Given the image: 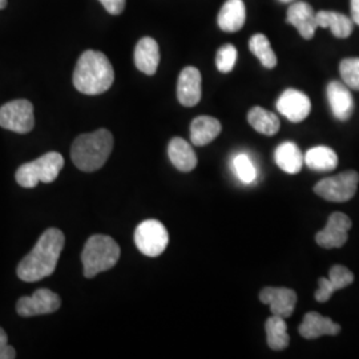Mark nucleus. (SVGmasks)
<instances>
[{
	"instance_id": "f257e3e1",
	"label": "nucleus",
	"mask_w": 359,
	"mask_h": 359,
	"mask_svg": "<svg viewBox=\"0 0 359 359\" xmlns=\"http://www.w3.org/2000/svg\"><path fill=\"white\" fill-rule=\"evenodd\" d=\"M65 243L63 231L56 228L47 229L34 249L18 265V277L25 283H36L50 277L57 266Z\"/></svg>"
},
{
	"instance_id": "f03ea898",
	"label": "nucleus",
	"mask_w": 359,
	"mask_h": 359,
	"mask_svg": "<svg viewBox=\"0 0 359 359\" xmlns=\"http://www.w3.org/2000/svg\"><path fill=\"white\" fill-rule=\"evenodd\" d=\"M115 71L103 52L88 50L84 52L74 71V86L84 95H100L112 87Z\"/></svg>"
},
{
	"instance_id": "7ed1b4c3",
	"label": "nucleus",
	"mask_w": 359,
	"mask_h": 359,
	"mask_svg": "<svg viewBox=\"0 0 359 359\" xmlns=\"http://www.w3.org/2000/svg\"><path fill=\"white\" fill-rule=\"evenodd\" d=\"M112 149V133L108 129H97L77 136L71 148V157L77 169L90 173L104 167Z\"/></svg>"
},
{
	"instance_id": "20e7f679",
	"label": "nucleus",
	"mask_w": 359,
	"mask_h": 359,
	"mask_svg": "<svg viewBox=\"0 0 359 359\" xmlns=\"http://www.w3.org/2000/svg\"><path fill=\"white\" fill-rule=\"evenodd\" d=\"M120 258V246L109 236L95 234L88 238L81 253L84 276L92 278L112 269Z\"/></svg>"
},
{
	"instance_id": "39448f33",
	"label": "nucleus",
	"mask_w": 359,
	"mask_h": 359,
	"mask_svg": "<svg viewBox=\"0 0 359 359\" xmlns=\"http://www.w3.org/2000/svg\"><path fill=\"white\" fill-rule=\"evenodd\" d=\"M65 167V158L57 152H48L36 160L26 163L16 170V182L23 188H35L39 182L50 184L57 179Z\"/></svg>"
},
{
	"instance_id": "423d86ee",
	"label": "nucleus",
	"mask_w": 359,
	"mask_h": 359,
	"mask_svg": "<svg viewBox=\"0 0 359 359\" xmlns=\"http://www.w3.org/2000/svg\"><path fill=\"white\" fill-rule=\"evenodd\" d=\"M358 184L359 173L355 170H347L317 182L314 193L326 201L346 203L355 196Z\"/></svg>"
},
{
	"instance_id": "0eeeda50",
	"label": "nucleus",
	"mask_w": 359,
	"mask_h": 359,
	"mask_svg": "<svg viewBox=\"0 0 359 359\" xmlns=\"http://www.w3.org/2000/svg\"><path fill=\"white\" fill-rule=\"evenodd\" d=\"M169 243L167 228L157 219H147L136 228L135 244L144 256H160Z\"/></svg>"
},
{
	"instance_id": "6e6552de",
	"label": "nucleus",
	"mask_w": 359,
	"mask_h": 359,
	"mask_svg": "<svg viewBox=\"0 0 359 359\" xmlns=\"http://www.w3.org/2000/svg\"><path fill=\"white\" fill-rule=\"evenodd\" d=\"M34 105L28 100H13L0 107V127L16 133H28L34 129Z\"/></svg>"
},
{
	"instance_id": "1a4fd4ad",
	"label": "nucleus",
	"mask_w": 359,
	"mask_h": 359,
	"mask_svg": "<svg viewBox=\"0 0 359 359\" xmlns=\"http://www.w3.org/2000/svg\"><path fill=\"white\" fill-rule=\"evenodd\" d=\"M62 305V299L50 289H39L31 297H22L16 304L20 317H34L55 313Z\"/></svg>"
},
{
	"instance_id": "9d476101",
	"label": "nucleus",
	"mask_w": 359,
	"mask_h": 359,
	"mask_svg": "<svg viewBox=\"0 0 359 359\" xmlns=\"http://www.w3.org/2000/svg\"><path fill=\"white\" fill-rule=\"evenodd\" d=\"M353 222L345 213L334 212L329 217L326 226L316 234V243L325 249L342 248L348 238V231Z\"/></svg>"
},
{
	"instance_id": "9b49d317",
	"label": "nucleus",
	"mask_w": 359,
	"mask_h": 359,
	"mask_svg": "<svg viewBox=\"0 0 359 359\" xmlns=\"http://www.w3.org/2000/svg\"><path fill=\"white\" fill-rule=\"evenodd\" d=\"M277 109L292 123H301L311 111V103L308 96L301 90H286L277 102Z\"/></svg>"
},
{
	"instance_id": "f8f14e48",
	"label": "nucleus",
	"mask_w": 359,
	"mask_h": 359,
	"mask_svg": "<svg viewBox=\"0 0 359 359\" xmlns=\"http://www.w3.org/2000/svg\"><path fill=\"white\" fill-rule=\"evenodd\" d=\"M259 301L269 305L273 316L289 318L297 305L294 290L287 287H265L259 293Z\"/></svg>"
},
{
	"instance_id": "ddd939ff",
	"label": "nucleus",
	"mask_w": 359,
	"mask_h": 359,
	"mask_svg": "<svg viewBox=\"0 0 359 359\" xmlns=\"http://www.w3.org/2000/svg\"><path fill=\"white\" fill-rule=\"evenodd\" d=\"M201 72L196 67H185L177 81V99L184 107H194L201 100Z\"/></svg>"
},
{
	"instance_id": "4468645a",
	"label": "nucleus",
	"mask_w": 359,
	"mask_h": 359,
	"mask_svg": "<svg viewBox=\"0 0 359 359\" xmlns=\"http://www.w3.org/2000/svg\"><path fill=\"white\" fill-rule=\"evenodd\" d=\"M286 19H287V23L294 26L298 29L299 35L306 40L313 39L316 29L318 28L317 20H316V13L313 7L305 1L293 3L287 10Z\"/></svg>"
},
{
	"instance_id": "2eb2a0df",
	"label": "nucleus",
	"mask_w": 359,
	"mask_h": 359,
	"mask_svg": "<svg viewBox=\"0 0 359 359\" xmlns=\"http://www.w3.org/2000/svg\"><path fill=\"white\" fill-rule=\"evenodd\" d=\"M298 332L306 339H317L323 335H338L341 326L332 318L323 317L317 311H310L301 322Z\"/></svg>"
},
{
	"instance_id": "dca6fc26",
	"label": "nucleus",
	"mask_w": 359,
	"mask_h": 359,
	"mask_svg": "<svg viewBox=\"0 0 359 359\" xmlns=\"http://www.w3.org/2000/svg\"><path fill=\"white\" fill-rule=\"evenodd\" d=\"M326 93L335 118L341 121L348 120L354 112V100L347 86L339 81H332L327 86Z\"/></svg>"
},
{
	"instance_id": "f3484780",
	"label": "nucleus",
	"mask_w": 359,
	"mask_h": 359,
	"mask_svg": "<svg viewBox=\"0 0 359 359\" xmlns=\"http://www.w3.org/2000/svg\"><path fill=\"white\" fill-rule=\"evenodd\" d=\"M135 65L142 74L152 76L160 65V48L157 41L152 38L139 40L135 48Z\"/></svg>"
},
{
	"instance_id": "a211bd4d",
	"label": "nucleus",
	"mask_w": 359,
	"mask_h": 359,
	"mask_svg": "<svg viewBox=\"0 0 359 359\" xmlns=\"http://www.w3.org/2000/svg\"><path fill=\"white\" fill-rule=\"evenodd\" d=\"M246 8L243 0H226L218 13V27L224 32H237L245 25Z\"/></svg>"
},
{
	"instance_id": "6ab92c4d",
	"label": "nucleus",
	"mask_w": 359,
	"mask_h": 359,
	"mask_svg": "<svg viewBox=\"0 0 359 359\" xmlns=\"http://www.w3.org/2000/svg\"><path fill=\"white\" fill-rule=\"evenodd\" d=\"M168 156L173 167L180 172L188 173L197 165V156L193 151L192 145L181 137L172 139L168 145Z\"/></svg>"
},
{
	"instance_id": "aec40b11",
	"label": "nucleus",
	"mask_w": 359,
	"mask_h": 359,
	"mask_svg": "<svg viewBox=\"0 0 359 359\" xmlns=\"http://www.w3.org/2000/svg\"><path fill=\"white\" fill-rule=\"evenodd\" d=\"M221 123L210 116H198L191 124V142L196 147H204L221 133Z\"/></svg>"
},
{
	"instance_id": "412c9836",
	"label": "nucleus",
	"mask_w": 359,
	"mask_h": 359,
	"mask_svg": "<svg viewBox=\"0 0 359 359\" xmlns=\"http://www.w3.org/2000/svg\"><path fill=\"white\" fill-rule=\"evenodd\" d=\"M317 26L321 28H330L334 36L346 39L353 34L354 22L344 13L335 11H320L316 13Z\"/></svg>"
},
{
	"instance_id": "4be33fe9",
	"label": "nucleus",
	"mask_w": 359,
	"mask_h": 359,
	"mask_svg": "<svg viewBox=\"0 0 359 359\" xmlns=\"http://www.w3.org/2000/svg\"><path fill=\"white\" fill-rule=\"evenodd\" d=\"M277 165L289 175L298 173L304 165V156L294 142H283L274 154Z\"/></svg>"
},
{
	"instance_id": "5701e85b",
	"label": "nucleus",
	"mask_w": 359,
	"mask_h": 359,
	"mask_svg": "<svg viewBox=\"0 0 359 359\" xmlns=\"http://www.w3.org/2000/svg\"><path fill=\"white\" fill-rule=\"evenodd\" d=\"M304 163L311 170L332 172L338 165V156L329 147H316L306 152Z\"/></svg>"
},
{
	"instance_id": "b1692460",
	"label": "nucleus",
	"mask_w": 359,
	"mask_h": 359,
	"mask_svg": "<svg viewBox=\"0 0 359 359\" xmlns=\"http://www.w3.org/2000/svg\"><path fill=\"white\" fill-rule=\"evenodd\" d=\"M248 121L249 124L256 129L258 133L266 135V136H274L278 133L281 123L277 115L269 112L261 107H253L248 114Z\"/></svg>"
},
{
	"instance_id": "393cba45",
	"label": "nucleus",
	"mask_w": 359,
	"mask_h": 359,
	"mask_svg": "<svg viewBox=\"0 0 359 359\" xmlns=\"http://www.w3.org/2000/svg\"><path fill=\"white\" fill-rule=\"evenodd\" d=\"M265 330H266L268 346L271 350L280 351L289 346L290 337L287 334V325L285 322V318L278 316H271L266 320Z\"/></svg>"
},
{
	"instance_id": "a878e982",
	"label": "nucleus",
	"mask_w": 359,
	"mask_h": 359,
	"mask_svg": "<svg viewBox=\"0 0 359 359\" xmlns=\"http://www.w3.org/2000/svg\"><path fill=\"white\" fill-rule=\"evenodd\" d=\"M249 50L265 68L271 69L277 65V56L270 46L269 39L262 34H256L249 40Z\"/></svg>"
},
{
	"instance_id": "bb28decb",
	"label": "nucleus",
	"mask_w": 359,
	"mask_h": 359,
	"mask_svg": "<svg viewBox=\"0 0 359 359\" xmlns=\"http://www.w3.org/2000/svg\"><path fill=\"white\" fill-rule=\"evenodd\" d=\"M342 80L348 88L359 90V57H347L339 65Z\"/></svg>"
},
{
	"instance_id": "cd10ccee",
	"label": "nucleus",
	"mask_w": 359,
	"mask_h": 359,
	"mask_svg": "<svg viewBox=\"0 0 359 359\" xmlns=\"http://www.w3.org/2000/svg\"><path fill=\"white\" fill-rule=\"evenodd\" d=\"M237 48L231 44L222 46L217 51L216 56V65L217 69L222 74H229L233 71L236 62H237Z\"/></svg>"
},
{
	"instance_id": "c85d7f7f",
	"label": "nucleus",
	"mask_w": 359,
	"mask_h": 359,
	"mask_svg": "<svg viewBox=\"0 0 359 359\" xmlns=\"http://www.w3.org/2000/svg\"><path fill=\"white\" fill-rule=\"evenodd\" d=\"M233 165H234V170H236L238 179L241 180L245 184H250L256 180V168L253 165L252 160L246 154L236 156V158L233 161Z\"/></svg>"
},
{
	"instance_id": "c756f323",
	"label": "nucleus",
	"mask_w": 359,
	"mask_h": 359,
	"mask_svg": "<svg viewBox=\"0 0 359 359\" xmlns=\"http://www.w3.org/2000/svg\"><path fill=\"white\" fill-rule=\"evenodd\" d=\"M329 280L335 290H342L354 283V274L344 265H334L329 273Z\"/></svg>"
},
{
	"instance_id": "7c9ffc66",
	"label": "nucleus",
	"mask_w": 359,
	"mask_h": 359,
	"mask_svg": "<svg viewBox=\"0 0 359 359\" xmlns=\"http://www.w3.org/2000/svg\"><path fill=\"white\" fill-rule=\"evenodd\" d=\"M334 292H337V290L334 289L333 283H330V280L320 278L318 280V290L316 292L314 297L318 302L323 304V302H327L332 298Z\"/></svg>"
},
{
	"instance_id": "2f4dec72",
	"label": "nucleus",
	"mask_w": 359,
	"mask_h": 359,
	"mask_svg": "<svg viewBox=\"0 0 359 359\" xmlns=\"http://www.w3.org/2000/svg\"><path fill=\"white\" fill-rule=\"evenodd\" d=\"M16 358V351L8 345V338L6 332L0 327V359Z\"/></svg>"
},
{
	"instance_id": "473e14b6",
	"label": "nucleus",
	"mask_w": 359,
	"mask_h": 359,
	"mask_svg": "<svg viewBox=\"0 0 359 359\" xmlns=\"http://www.w3.org/2000/svg\"><path fill=\"white\" fill-rule=\"evenodd\" d=\"M111 15H120L126 8V0H99Z\"/></svg>"
},
{
	"instance_id": "72a5a7b5",
	"label": "nucleus",
	"mask_w": 359,
	"mask_h": 359,
	"mask_svg": "<svg viewBox=\"0 0 359 359\" xmlns=\"http://www.w3.org/2000/svg\"><path fill=\"white\" fill-rule=\"evenodd\" d=\"M350 6H351V20L354 22V25L359 26V0H351Z\"/></svg>"
},
{
	"instance_id": "f704fd0d",
	"label": "nucleus",
	"mask_w": 359,
	"mask_h": 359,
	"mask_svg": "<svg viewBox=\"0 0 359 359\" xmlns=\"http://www.w3.org/2000/svg\"><path fill=\"white\" fill-rule=\"evenodd\" d=\"M7 7V0H0V10Z\"/></svg>"
},
{
	"instance_id": "c9c22d12",
	"label": "nucleus",
	"mask_w": 359,
	"mask_h": 359,
	"mask_svg": "<svg viewBox=\"0 0 359 359\" xmlns=\"http://www.w3.org/2000/svg\"><path fill=\"white\" fill-rule=\"evenodd\" d=\"M283 3H289V1H293V0H281Z\"/></svg>"
}]
</instances>
